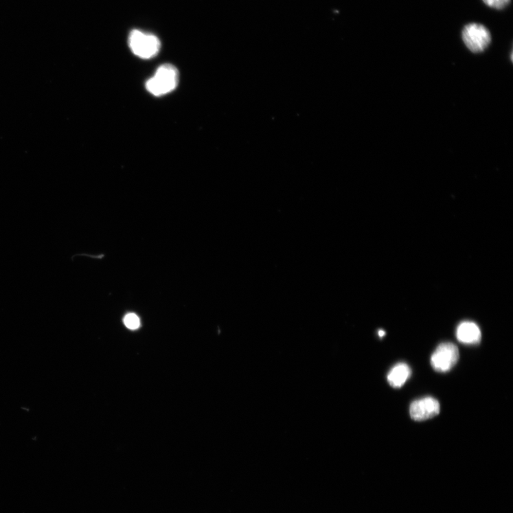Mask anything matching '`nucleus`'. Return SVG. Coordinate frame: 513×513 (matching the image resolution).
Wrapping results in <instances>:
<instances>
[{
    "label": "nucleus",
    "instance_id": "20e7f679",
    "mask_svg": "<svg viewBox=\"0 0 513 513\" xmlns=\"http://www.w3.org/2000/svg\"><path fill=\"white\" fill-rule=\"evenodd\" d=\"M459 358L458 347L451 342H446L440 345L433 352L431 364L436 372H446L458 363Z\"/></svg>",
    "mask_w": 513,
    "mask_h": 513
},
{
    "label": "nucleus",
    "instance_id": "1a4fd4ad",
    "mask_svg": "<svg viewBox=\"0 0 513 513\" xmlns=\"http://www.w3.org/2000/svg\"><path fill=\"white\" fill-rule=\"evenodd\" d=\"M483 1L488 7L497 10H502L510 3V0H483Z\"/></svg>",
    "mask_w": 513,
    "mask_h": 513
},
{
    "label": "nucleus",
    "instance_id": "f257e3e1",
    "mask_svg": "<svg viewBox=\"0 0 513 513\" xmlns=\"http://www.w3.org/2000/svg\"><path fill=\"white\" fill-rule=\"evenodd\" d=\"M179 73L172 65L161 66L153 78L146 83L147 91L155 97H161L174 91L179 84Z\"/></svg>",
    "mask_w": 513,
    "mask_h": 513
},
{
    "label": "nucleus",
    "instance_id": "39448f33",
    "mask_svg": "<svg viewBox=\"0 0 513 513\" xmlns=\"http://www.w3.org/2000/svg\"><path fill=\"white\" fill-rule=\"evenodd\" d=\"M440 413V404L432 397H426L413 402L410 407L411 419L416 422L432 419Z\"/></svg>",
    "mask_w": 513,
    "mask_h": 513
},
{
    "label": "nucleus",
    "instance_id": "6e6552de",
    "mask_svg": "<svg viewBox=\"0 0 513 513\" xmlns=\"http://www.w3.org/2000/svg\"><path fill=\"white\" fill-rule=\"evenodd\" d=\"M124 324L130 330H135L139 328L140 320L135 314H128L124 317Z\"/></svg>",
    "mask_w": 513,
    "mask_h": 513
},
{
    "label": "nucleus",
    "instance_id": "9d476101",
    "mask_svg": "<svg viewBox=\"0 0 513 513\" xmlns=\"http://www.w3.org/2000/svg\"><path fill=\"white\" fill-rule=\"evenodd\" d=\"M386 334V332L384 330H380L378 332L379 337H383Z\"/></svg>",
    "mask_w": 513,
    "mask_h": 513
},
{
    "label": "nucleus",
    "instance_id": "f03ea898",
    "mask_svg": "<svg viewBox=\"0 0 513 513\" xmlns=\"http://www.w3.org/2000/svg\"><path fill=\"white\" fill-rule=\"evenodd\" d=\"M128 46L133 53L144 60L156 56L161 49L159 38L138 30H132L128 36Z\"/></svg>",
    "mask_w": 513,
    "mask_h": 513
},
{
    "label": "nucleus",
    "instance_id": "0eeeda50",
    "mask_svg": "<svg viewBox=\"0 0 513 513\" xmlns=\"http://www.w3.org/2000/svg\"><path fill=\"white\" fill-rule=\"evenodd\" d=\"M411 374V369L407 364L399 363L389 373L388 382L392 387L400 388L406 383Z\"/></svg>",
    "mask_w": 513,
    "mask_h": 513
},
{
    "label": "nucleus",
    "instance_id": "423d86ee",
    "mask_svg": "<svg viewBox=\"0 0 513 513\" xmlns=\"http://www.w3.org/2000/svg\"><path fill=\"white\" fill-rule=\"evenodd\" d=\"M456 337L463 344L477 345L481 340V332L476 323L466 321L458 327Z\"/></svg>",
    "mask_w": 513,
    "mask_h": 513
},
{
    "label": "nucleus",
    "instance_id": "7ed1b4c3",
    "mask_svg": "<svg viewBox=\"0 0 513 513\" xmlns=\"http://www.w3.org/2000/svg\"><path fill=\"white\" fill-rule=\"evenodd\" d=\"M466 46L473 53L483 52L491 43V34L483 25L471 23L466 25L462 32Z\"/></svg>",
    "mask_w": 513,
    "mask_h": 513
}]
</instances>
